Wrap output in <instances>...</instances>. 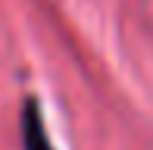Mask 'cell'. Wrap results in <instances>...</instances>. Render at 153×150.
<instances>
[{
  "mask_svg": "<svg viewBox=\"0 0 153 150\" xmlns=\"http://www.w3.org/2000/svg\"><path fill=\"white\" fill-rule=\"evenodd\" d=\"M22 150H53L34 100H28L25 110H22Z\"/></svg>",
  "mask_w": 153,
  "mask_h": 150,
  "instance_id": "cell-1",
  "label": "cell"
}]
</instances>
